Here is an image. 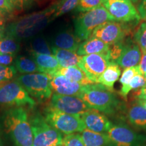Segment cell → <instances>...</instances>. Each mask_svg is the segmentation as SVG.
<instances>
[{"mask_svg": "<svg viewBox=\"0 0 146 146\" xmlns=\"http://www.w3.org/2000/svg\"><path fill=\"white\" fill-rule=\"evenodd\" d=\"M56 10L55 3L45 10L23 16L5 29V35L18 41L33 37L52 21Z\"/></svg>", "mask_w": 146, "mask_h": 146, "instance_id": "6da1fadb", "label": "cell"}, {"mask_svg": "<svg viewBox=\"0 0 146 146\" xmlns=\"http://www.w3.org/2000/svg\"><path fill=\"white\" fill-rule=\"evenodd\" d=\"M3 123L16 146H33V135L27 110L23 107L9 109L3 116Z\"/></svg>", "mask_w": 146, "mask_h": 146, "instance_id": "7a4b0ae2", "label": "cell"}, {"mask_svg": "<svg viewBox=\"0 0 146 146\" xmlns=\"http://www.w3.org/2000/svg\"><path fill=\"white\" fill-rule=\"evenodd\" d=\"M78 98L91 109L107 114H113L119 104L112 91L100 83L83 85Z\"/></svg>", "mask_w": 146, "mask_h": 146, "instance_id": "3957f363", "label": "cell"}, {"mask_svg": "<svg viewBox=\"0 0 146 146\" xmlns=\"http://www.w3.org/2000/svg\"><path fill=\"white\" fill-rule=\"evenodd\" d=\"M108 21H115L103 5L84 12L74 20V33L81 41L90 37L97 27Z\"/></svg>", "mask_w": 146, "mask_h": 146, "instance_id": "277c9868", "label": "cell"}, {"mask_svg": "<svg viewBox=\"0 0 146 146\" xmlns=\"http://www.w3.org/2000/svg\"><path fill=\"white\" fill-rule=\"evenodd\" d=\"M47 123L65 135L81 133L86 129L81 116L68 114L49 106L44 110Z\"/></svg>", "mask_w": 146, "mask_h": 146, "instance_id": "5b68a950", "label": "cell"}, {"mask_svg": "<svg viewBox=\"0 0 146 146\" xmlns=\"http://www.w3.org/2000/svg\"><path fill=\"white\" fill-rule=\"evenodd\" d=\"M29 121L33 135V146L62 145V133L49 125L41 114H35Z\"/></svg>", "mask_w": 146, "mask_h": 146, "instance_id": "8992f818", "label": "cell"}, {"mask_svg": "<svg viewBox=\"0 0 146 146\" xmlns=\"http://www.w3.org/2000/svg\"><path fill=\"white\" fill-rule=\"evenodd\" d=\"M51 76L41 72L23 74L18 76V82L27 91L29 96L39 101H43L52 96L50 85Z\"/></svg>", "mask_w": 146, "mask_h": 146, "instance_id": "52a82bcc", "label": "cell"}, {"mask_svg": "<svg viewBox=\"0 0 146 146\" xmlns=\"http://www.w3.org/2000/svg\"><path fill=\"white\" fill-rule=\"evenodd\" d=\"M36 102L16 81L0 85V106L33 107Z\"/></svg>", "mask_w": 146, "mask_h": 146, "instance_id": "ba28073f", "label": "cell"}, {"mask_svg": "<svg viewBox=\"0 0 146 146\" xmlns=\"http://www.w3.org/2000/svg\"><path fill=\"white\" fill-rule=\"evenodd\" d=\"M111 62L109 53L89 54L81 56L78 67L94 83H98L100 76Z\"/></svg>", "mask_w": 146, "mask_h": 146, "instance_id": "9c48e42d", "label": "cell"}, {"mask_svg": "<svg viewBox=\"0 0 146 146\" xmlns=\"http://www.w3.org/2000/svg\"><path fill=\"white\" fill-rule=\"evenodd\" d=\"M102 4L115 21L130 23L141 19L138 11L130 0H103Z\"/></svg>", "mask_w": 146, "mask_h": 146, "instance_id": "30bf717a", "label": "cell"}, {"mask_svg": "<svg viewBox=\"0 0 146 146\" xmlns=\"http://www.w3.org/2000/svg\"><path fill=\"white\" fill-rule=\"evenodd\" d=\"M50 106L66 114L78 116H81L91 110L85 102L77 96H63L57 94H54L51 97Z\"/></svg>", "mask_w": 146, "mask_h": 146, "instance_id": "8fae6325", "label": "cell"}, {"mask_svg": "<svg viewBox=\"0 0 146 146\" xmlns=\"http://www.w3.org/2000/svg\"><path fill=\"white\" fill-rule=\"evenodd\" d=\"M107 135L114 146H139L145 139L127 126L121 125H112Z\"/></svg>", "mask_w": 146, "mask_h": 146, "instance_id": "7c38bea8", "label": "cell"}, {"mask_svg": "<svg viewBox=\"0 0 146 146\" xmlns=\"http://www.w3.org/2000/svg\"><path fill=\"white\" fill-rule=\"evenodd\" d=\"M126 32L120 23L115 21L104 23L95 29L91 36L98 38L108 45L121 43Z\"/></svg>", "mask_w": 146, "mask_h": 146, "instance_id": "4fadbf2b", "label": "cell"}, {"mask_svg": "<svg viewBox=\"0 0 146 146\" xmlns=\"http://www.w3.org/2000/svg\"><path fill=\"white\" fill-rule=\"evenodd\" d=\"M86 129L94 133L107 134L112 124L105 115L99 111L91 109L81 116Z\"/></svg>", "mask_w": 146, "mask_h": 146, "instance_id": "5bb4252c", "label": "cell"}, {"mask_svg": "<svg viewBox=\"0 0 146 146\" xmlns=\"http://www.w3.org/2000/svg\"><path fill=\"white\" fill-rule=\"evenodd\" d=\"M50 85L54 94L77 97L81 93L83 86L62 75L51 76Z\"/></svg>", "mask_w": 146, "mask_h": 146, "instance_id": "9a60e30c", "label": "cell"}, {"mask_svg": "<svg viewBox=\"0 0 146 146\" xmlns=\"http://www.w3.org/2000/svg\"><path fill=\"white\" fill-rule=\"evenodd\" d=\"M141 56L139 45L137 43H129L124 45L121 54L115 63L124 68L135 67L139 65Z\"/></svg>", "mask_w": 146, "mask_h": 146, "instance_id": "2e32d148", "label": "cell"}, {"mask_svg": "<svg viewBox=\"0 0 146 146\" xmlns=\"http://www.w3.org/2000/svg\"><path fill=\"white\" fill-rule=\"evenodd\" d=\"M81 40L70 31H62L55 35L52 40V47L76 52L81 44Z\"/></svg>", "mask_w": 146, "mask_h": 146, "instance_id": "e0dca14e", "label": "cell"}, {"mask_svg": "<svg viewBox=\"0 0 146 146\" xmlns=\"http://www.w3.org/2000/svg\"><path fill=\"white\" fill-rule=\"evenodd\" d=\"M110 45L98 38L90 36L88 39L81 43L76 54L83 56L89 54H106L109 52Z\"/></svg>", "mask_w": 146, "mask_h": 146, "instance_id": "ac0fdd59", "label": "cell"}, {"mask_svg": "<svg viewBox=\"0 0 146 146\" xmlns=\"http://www.w3.org/2000/svg\"><path fill=\"white\" fill-rule=\"evenodd\" d=\"M31 53L32 58L35 60L40 72L53 75L56 71L61 68L58 60L54 55L41 54L37 53Z\"/></svg>", "mask_w": 146, "mask_h": 146, "instance_id": "d6986e66", "label": "cell"}, {"mask_svg": "<svg viewBox=\"0 0 146 146\" xmlns=\"http://www.w3.org/2000/svg\"><path fill=\"white\" fill-rule=\"evenodd\" d=\"M52 54L56 57L62 68L78 66L81 56L75 52L62 50L57 47H52Z\"/></svg>", "mask_w": 146, "mask_h": 146, "instance_id": "ffe728a7", "label": "cell"}, {"mask_svg": "<svg viewBox=\"0 0 146 146\" xmlns=\"http://www.w3.org/2000/svg\"><path fill=\"white\" fill-rule=\"evenodd\" d=\"M53 75L64 76L71 81L81 84L82 85L94 84L89 79L85 72L78 66L68 67V68H62L61 67Z\"/></svg>", "mask_w": 146, "mask_h": 146, "instance_id": "44dd1931", "label": "cell"}, {"mask_svg": "<svg viewBox=\"0 0 146 146\" xmlns=\"http://www.w3.org/2000/svg\"><path fill=\"white\" fill-rule=\"evenodd\" d=\"M120 74L121 70L119 66L115 62H111L103 74L100 76L98 83L102 84L108 89L112 91L115 83L119 79Z\"/></svg>", "mask_w": 146, "mask_h": 146, "instance_id": "7402d4cb", "label": "cell"}, {"mask_svg": "<svg viewBox=\"0 0 146 146\" xmlns=\"http://www.w3.org/2000/svg\"><path fill=\"white\" fill-rule=\"evenodd\" d=\"M81 135L85 146H108L110 144L107 134L97 133L85 129L81 132Z\"/></svg>", "mask_w": 146, "mask_h": 146, "instance_id": "603a6c76", "label": "cell"}, {"mask_svg": "<svg viewBox=\"0 0 146 146\" xmlns=\"http://www.w3.org/2000/svg\"><path fill=\"white\" fill-rule=\"evenodd\" d=\"M128 117L131 125L139 129H146V109L137 103L129 109Z\"/></svg>", "mask_w": 146, "mask_h": 146, "instance_id": "cb8c5ba5", "label": "cell"}, {"mask_svg": "<svg viewBox=\"0 0 146 146\" xmlns=\"http://www.w3.org/2000/svg\"><path fill=\"white\" fill-rule=\"evenodd\" d=\"M14 68L21 74H32L39 72V68L35 60L26 56H18L14 61Z\"/></svg>", "mask_w": 146, "mask_h": 146, "instance_id": "d4e9b609", "label": "cell"}, {"mask_svg": "<svg viewBox=\"0 0 146 146\" xmlns=\"http://www.w3.org/2000/svg\"><path fill=\"white\" fill-rule=\"evenodd\" d=\"M20 50L19 41L5 36L0 39V54L15 55Z\"/></svg>", "mask_w": 146, "mask_h": 146, "instance_id": "484cf974", "label": "cell"}, {"mask_svg": "<svg viewBox=\"0 0 146 146\" xmlns=\"http://www.w3.org/2000/svg\"><path fill=\"white\" fill-rule=\"evenodd\" d=\"M145 86H146V81L144 76L139 74H136L135 76H133V78L127 86L121 87L120 94L123 98L127 100L128 94L133 89L136 90V89H141Z\"/></svg>", "mask_w": 146, "mask_h": 146, "instance_id": "4316f807", "label": "cell"}, {"mask_svg": "<svg viewBox=\"0 0 146 146\" xmlns=\"http://www.w3.org/2000/svg\"><path fill=\"white\" fill-rule=\"evenodd\" d=\"M78 1L79 0H60L56 2V10L52 16V21L75 9L78 4Z\"/></svg>", "mask_w": 146, "mask_h": 146, "instance_id": "83f0119b", "label": "cell"}, {"mask_svg": "<svg viewBox=\"0 0 146 146\" xmlns=\"http://www.w3.org/2000/svg\"><path fill=\"white\" fill-rule=\"evenodd\" d=\"M31 52L37 53L41 54L52 55V47H50L46 40L42 36H36L31 42Z\"/></svg>", "mask_w": 146, "mask_h": 146, "instance_id": "f1b7e54d", "label": "cell"}, {"mask_svg": "<svg viewBox=\"0 0 146 146\" xmlns=\"http://www.w3.org/2000/svg\"><path fill=\"white\" fill-rule=\"evenodd\" d=\"M16 68L14 66L0 64V85L10 81L16 75Z\"/></svg>", "mask_w": 146, "mask_h": 146, "instance_id": "f546056e", "label": "cell"}, {"mask_svg": "<svg viewBox=\"0 0 146 146\" xmlns=\"http://www.w3.org/2000/svg\"><path fill=\"white\" fill-rule=\"evenodd\" d=\"M135 40L142 52H146V22L141 24L135 33Z\"/></svg>", "mask_w": 146, "mask_h": 146, "instance_id": "4dcf8cb0", "label": "cell"}, {"mask_svg": "<svg viewBox=\"0 0 146 146\" xmlns=\"http://www.w3.org/2000/svg\"><path fill=\"white\" fill-rule=\"evenodd\" d=\"M103 0H79L76 11L86 12L102 5Z\"/></svg>", "mask_w": 146, "mask_h": 146, "instance_id": "1f68e13d", "label": "cell"}, {"mask_svg": "<svg viewBox=\"0 0 146 146\" xmlns=\"http://www.w3.org/2000/svg\"><path fill=\"white\" fill-rule=\"evenodd\" d=\"M141 74L140 72L139 68L138 66L135 67H131V68H127L124 70L123 74H122L121 77L120 78V83H121L122 87L127 86L129 82L131 81V79L135 76L136 74Z\"/></svg>", "mask_w": 146, "mask_h": 146, "instance_id": "d6a6232c", "label": "cell"}, {"mask_svg": "<svg viewBox=\"0 0 146 146\" xmlns=\"http://www.w3.org/2000/svg\"><path fill=\"white\" fill-rule=\"evenodd\" d=\"M64 146H85L83 143L81 135L78 133L67 135L63 138Z\"/></svg>", "mask_w": 146, "mask_h": 146, "instance_id": "836d02e7", "label": "cell"}, {"mask_svg": "<svg viewBox=\"0 0 146 146\" xmlns=\"http://www.w3.org/2000/svg\"><path fill=\"white\" fill-rule=\"evenodd\" d=\"M14 10L23 11L31 4L32 0H7Z\"/></svg>", "mask_w": 146, "mask_h": 146, "instance_id": "e575fe53", "label": "cell"}, {"mask_svg": "<svg viewBox=\"0 0 146 146\" xmlns=\"http://www.w3.org/2000/svg\"><path fill=\"white\" fill-rule=\"evenodd\" d=\"M14 9L7 0H0V19H4L7 16H10Z\"/></svg>", "mask_w": 146, "mask_h": 146, "instance_id": "d590c367", "label": "cell"}, {"mask_svg": "<svg viewBox=\"0 0 146 146\" xmlns=\"http://www.w3.org/2000/svg\"><path fill=\"white\" fill-rule=\"evenodd\" d=\"M15 55H1L0 54V64L10 66L15 61Z\"/></svg>", "mask_w": 146, "mask_h": 146, "instance_id": "8d00e7d4", "label": "cell"}, {"mask_svg": "<svg viewBox=\"0 0 146 146\" xmlns=\"http://www.w3.org/2000/svg\"><path fill=\"white\" fill-rule=\"evenodd\" d=\"M137 9L140 17L146 21V0H141Z\"/></svg>", "mask_w": 146, "mask_h": 146, "instance_id": "74e56055", "label": "cell"}, {"mask_svg": "<svg viewBox=\"0 0 146 146\" xmlns=\"http://www.w3.org/2000/svg\"><path fill=\"white\" fill-rule=\"evenodd\" d=\"M138 66L142 75H144L146 73V52H142L141 58Z\"/></svg>", "mask_w": 146, "mask_h": 146, "instance_id": "f35d334b", "label": "cell"}, {"mask_svg": "<svg viewBox=\"0 0 146 146\" xmlns=\"http://www.w3.org/2000/svg\"><path fill=\"white\" fill-rule=\"evenodd\" d=\"M135 97L138 100L146 101V86L139 89L135 93Z\"/></svg>", "mask_w": 146, "mask_h": 146, "instance_id": "ab89813d", "label": "cell"}, {"mask_svg": "<svg viewBox=\"0 0 146 146\" xmlns=\"http://www.w3.org/2000/svg\"><path fill=\"white\" fill-rule=\"evenodd\" d=\"M5 23L4 20L0 19V32L4 31H5Z\"/></svg>", "mask_w": 146, "mask_h": 146, "instance_id": "60d3db41", "label": "cell"}, {"mask_svg": "<svg viewBox=\"0 0 146 146\" xmlns=\"http://www.w3.org/2000/svg\"><path fill=\"white\" fill-rule=\"evenodd\" d=\"M137 103L141 105L142 106H143L146 109V101H145V100H138L137 102Z\"/></svg>", "mask_w": 146, "mask_h": 146, "instance_id": "b9f144b4", "label": "cell"}, {"mask_svg": "<svg viewBox=\"0 0 146 146\" xmlns=\"http://www.w3.org/2000/svg\"><path fill=\"white\" fill-rule=\"evenodd\" d=\"M5 36V33L4 31H2V32H0V39H2Z\"/></svg>", "mask_w": 146, "mask_h": 146, "instance_id": "7bdbcfd3", "label": "cell"}, {"mask_svg": "<svg viewBox=\"0 0 146 146\" xmlns=\"http://www.w3.org/2000/svg\"><path fill=\"white\" fill-rule=\"evenodd\" d=\"M130 1H131V2H133V3H136V2H137V1H139V0H130Z\"/></svg>", "mask_w": 146, "mask_h": 146, "instance_id": "ee69618b", "label": "cell"}, {"mask_svg": "<svg viewBox=\"0 0 146 146\" xmlns=\"http://www.w3.org/2000/svg\"><path fill=\"white\" fill-rule=\"evenodd\" d=\"M144 78H145V81H146V73H145V74H144Z\"/></svg>", "mask_w": 146, "mask_h": 146, "instance_id": "f6af8a7d", "label": "cell"}, {"mask_svg": "<svg viewBox=\"0 0 146 146\" xmlns=\"http://www.w3.org/2000/svg\"><path fill=\"white\" fill-rule=\"evenodd\" d=\"M0 146H2V144H1V139H0Z\"/></svg>", "mask_w": 146, "mask_h": 146, "instance_id": "bcb514c9", "label": "cell"}, {"mask_svg": "<svg viewBox=\"0 0 146 146\" xmlns=\"http://www.w3.org/2000/svg\"><path fill=\"white\" fill-rule=\"evenodd\" d=\"M58 146H64V145H58Z\"/></svg>", "mask_w": 146, "mask_h": 146, "instance_id": "7dc6e473", "label": "cell"}]
</instances>
